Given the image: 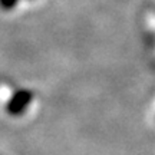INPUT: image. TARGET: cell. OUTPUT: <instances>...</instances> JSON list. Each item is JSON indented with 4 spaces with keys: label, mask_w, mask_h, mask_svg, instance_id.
<instances>
[{
    "label": "cell",
    "mask_w": 155,
    "mask_h": 155,
    "mask_svg": "<svg viewBox=\"0 0 155 155\" xmlns=\"http://www.w3.org/2000/svg\"><path fill=\"white\" fill-rule=\"evenodd\" d=\"M29 101H30V95L29 94H20L19 96H16L15 99L12 101L9 111H10L12 114H20V112L25 109V106L28 105Z\"/></svg>",
    "instance_id": "obj_1"
},
{
    "label": "cell",
    "mask_w": 155,
    "mask_h": 155,
    "mask_svg": "<svg viewBox=\"0 0 155 155\" xmlns=\"http://www.w3.org/2000/svg\"><path fill=\"white\" fill-rule=\"evenodd\" d=\"M0 2H2V5L5 6V7H10V6L15 5L16 0H0Z\"/></svg>",
    "instance_id": "obj_2"
}]
</instances>
